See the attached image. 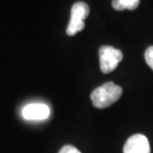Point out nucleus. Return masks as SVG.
<instances>
[{"label": "nucleus", "instance_id": "20e7f679", "mask_svg": "<svg viewBox=\"0 0 153 153\" xmlns=\"http://www.w3.org/2000/svg\"><path fill=\"white\" fill-rule=\"evenodd\" d=\"M50 108L41 102L27 105L22 111V116L27 120H45L50 116Z\"/></svg>", "mask_w": 153, "mask_h": 153}, {"label": "nucleus", "instance_id": "39448f33", "mask_svg": "<svg viewBox=\"0 0 153 153\" xmlns=\"http://www.w3.org/2000/svg\"><path fill=\"white\" fill-rule=\"evenodd\" d=\"M123 153H150V144L143 134H134L126 140Z\"/></svg>", "mask_w": 153, "mask_h": 153}, {"label": "nucleus", "instance_id": "0eeeda50", "mask_svg": "<svg viewBox=\"0 0 153 153\" xmlns=\"http://www.w3.org/2000/svg\"><path fill=\"white\" fill-rule=\"evenodd\" d=\"M144 57L147 65L153 70V46H150V47L146 49Z\"/></svg>", "mask_w": 153, "mask_h": 153}, {"label": "nucleus", "instance_id": "7ed1b4c3", "mask_svg": "<svg viewBox=\"0 0 153 153\" xmlns=\"http://www.w3.org/2000/svg\"><path fill=\"white\" fill-rule=\"evenodd\" d=\"M100 71L103 74L114 72L117 68L118 64L122 61L123 54L120 50L111 46H102L100 48Z\"/></svg>", "mask_w": 153, "mask_h": 153}, {"label": "nucleus", "instance_id": "f257e3e1", "mask_svg": "<svg viewBox=\"0 0 153 153\" xmlns=\"http://www.w3.org/2000/svg\"><path fill=\"white\" fill-rule=\"evenodd\" d=\"M122 88L112 82H108L97 88L91 94V100L94 108H105L120 99Z\"/></svg>", "mask_w": 153, "mask_h": 153}, {"label": "nucleus", "instance_id": "423d86ee", "mask_svg": "<svg viewBox=\"0 0 153 153\" xmlns=\"http://www.w3.org/2000/svg\"><path fill=\"white\" fill-rule=\"evenodd\" d=\"M140 0H112L111 4L115 10H135L139 6Z\"/></svg>", "mask_w": 153, "mask_h": 153}, {"label": "nucleus", "instance_id": "f03ea898", "mask_svg": "<svg viewBox=\"0 0 153 153\" xmlns=\"http://www.w3.org/2000/svg\"><path fill=\"white\" fill-rule=\"evenodd\" d=\"M90 14V7L85 2H76L71 9V19L67 27V34L69 36H74L78 32L84 30L85 24V20Z\"/></svg>", "mask_w": 153, "mask_h": 153}, {"label": "nucleus", "instance_id": "6e6552de", "mask_svg": "<svg viewBox=\"0 0 153 153\" xmlns=\"http://www.w3.org/2000/svg\"><path fill=\"white\" fill-rule=\"evenodd\" d=\"M59 153H81V151L73 145H65L62 147Z\"/></svg>", "mask_w": 153, "mask_h": 153}]
</instances>
